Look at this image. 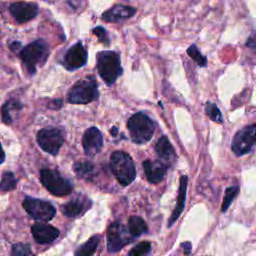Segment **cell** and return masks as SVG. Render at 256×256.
Masks as SVG:
<instances>
[{
  "instance_id": "cell-1",
  "label": "cell",
  "mask_w": 256,
  "mask_h": 256,
  "mask_svg": "<svg viewBox=\"0 0 256 256\" xmlns=\"http://www.w3.org/2000/svg\"><path fill=\"white\" fill-rule=\"evenodd\" d=\"M112 173L122 186L129 185L136 176L134 162L131 156L124 151H115L110 157Z\"/></svg>"
},
{
  "instance_id": "cell-2",
  "label": "cell",
  "mask_w": 256,
  "mask_h": 256,
  "mask_svg": "<svg viewBox=\"0 0 256 256\" xmlns=\"http://www.w3.org/2000/svg\"><path fill=\"white\" fill-rule=\"evenodd\" d=\"M127 127L132 141L137 144L148 142L152 138L155 129L152 119L143 112L132 115L128 120Z\"/></svg>"
},
{
  "instance_id": "cell-3",
  "label": "cell",
  "mask_w": 256,
  "mask_h": 256,
  "mask_svg": "<svg viewBox=\"0 0 256 256\" xmlns=\"http://www.w3.org/2000/svg\"><path fill=\"white\" fill-rule=\"evenodd\" d=\"M97 68L103 81L111 85L122 74L119 54L114 51H102L97 55Z\"/></svg>"
},
{
  "instance_id": "cell-4",
  "label": "cell",
  "mask_w": 256,
  "mask_h": 256,
  "mask_svg": "<svg viewBox=\"0 0 256 256\" xmlns=\"http://www.w3.org/2000/svg\"><path fill=\"white\" fill-rule=\"evenodd\" d=\"M20 58L22 59L25 67L29 74H34L36 72V67L38 64H43L48 56V47L43 40H37L26 47H24L20 53Z\"/></svg>"
},
{
  "instance_id": "cell-5",
  "label": "cell",
  "mask_w": 256,
  "mask_h": 256,
  "mask_svg": "<svg viewBox=\"0 0 256 256\" xmlns=\"http://www.w3.org/2000/svg\"><path fill=\"white\" fill-rule=\"evenodd\" d=\"M98 96L97 84L94 78L88 77L73 85L68 93V102L71 104H87Z\"/></svg>"
},
{
  "instance_id": "cell-6",
  "label": "cell",
  "mask_w": 256,
  "mask_h": 256,
  "mask_svg": "<svg viewBox=\"0 0 256 256\" xmlns=\"http://www.w3.org/2000/svg\"><path fill=\"white\" fill-rule=\"evenodd\" d=\"M40 180L43 186L53 195L65 196L71 193L73 189L72 183L63 178L57 171L50 169H42L40 171Z\"/></svg>"
},
{
  "instance_id": "cell-7",
  "label": "cell",
  "mask_w": 256,
  "mask_h": 256,
  "mask_svg": "<svg viewBox=\"0 0 256 256\" xmlns=\"http://www.w3.org/2000/svg\"><path fill=\"white\" fill-rule=\"evenodd\" d=\"M256 145V123H252L238 130L231 142V149L237 156L249 153Z\"/></svg>"
},
{
  "instance_id": "cell-8",
  "label": "cell",
  "mask_w": 256,
  "mask_h": 256,
  "mask_svg": "<svg viewBox=\"0 0 256 256\" xmlns=\"http://www.w3.org/2000/svg\"><path fill=\"white\" fill-rule=\"evenodd\" d=\"M26 212L34 219L39 221H49L51 220L55 214L56 209L54 206L45 200L36 199L32 197H26L22 203Z\"/></svg>"
},
{
  "instance_id": "cell-9",
  "label": "cell",
  "mask_w": 256,
  "mask_h": 256,
  "mask_svg": "<svg viewBox=\"0 0 256 256\" xmlns=\"http://www.w3.org/2000/svg\"><path fill=\"white\" fill-rule=\"evenodd\" d=\"M37 142L45 152L56 155L63 144V134L58 128H44L37 133Z\"/></svg>"
},
{
  "instance_id": "cell-10",
  "label": "cell",
  "mask_w": 256,
  "mask_h": 256,
  "mask_svg": "<svg viewBox=\"0 0 256 256\" xmlns=\"http://www.w3.org/2000/svg\"><path fill=\"white\" fill-rule=\"evenodd\" d=\"M129 232L119 222H113L107 229V249L110 252L119 251L131 241Z\"/></svg>"
},
{
  "instance_id": "cell-11",
  "label": "cell",
  "mask_w": 256,
  "mask_h": 256,
  "mask_svg": "<svg viewBox=\"0 0 256 256\" xmlns=\"http://www.w3.org/2000/svg\"><path fill=\"white\" fill-rule=\"evenodd\" d=\"M87 52L81 43L73 45L66 52L63 60V65L68 70L78 69L86 64Z\"/></svg>"
},
{
  "instance_id": "cell-12",
  "label": "cell",
  "mask_w": 256,
  "mask_h": 256,
  "mask_svg": "<svg viewBox=\"0 0 256 256\" xmlns=\"http://www.w3.org/2000/svg\"><path fill=\"white\" fill-rule=\"evenodd\" d=\"M82 145L85 153L89 156H94L100 152L103 146V138L98 128L90 127L83 135Z\"/></svg>"
},
{
  "instance_id": "cell-13",
  "label": "cell",
  "mask_w": 256,
  "mask_h": 256,
  "mask_svg": "<svg viewBox=\"0 0 256 256\" xmlns=\"http://www.w3.org/2000/svg\"><path fill=\"white\" fill-rule=\"evenodd\" d=\"M10 13L19 23H25L33 19L38 13V6L35 3L15 2L10 5Z\"/></svg>"
},
{
  "instance_id": "cell-14",
  "label": "cell",
  "mask_w": 256,
  "mask_h": 256,
  "mask_svg": "<svg viewBox=\"0 0 256 256\" xmlns=\"http://www.w3.org/2000/svg\"><path fill=\"white\" fill-rule=\"evenodd\" d=\"M31 232L35 241L40 244L54 241L60 233L56 227L41 222L35 223L31 228Z\"/></svg>"
},
{
  "instance_id": "cell-15",
  "label": "cell",
  "mask_w": 256,
  "mask_h": 256,
  "mask_svg": "<svg viewBox=\"0 0 256 256\" xmlns=\"http://www.w3.org/2000/svg\"><path fill=\"white\" fill-rule=\"evenodd\" d=\"M143 168L146 175L147 180L150 183L157 184L164 178L168 166L159 160L152 161V160H146L143 162Z\"/></svg>"
},
{
  "instance_id": "cell-16",
  "label": "cell",
  "mask_w": 256,
  "mask_h": 256,
  "mask_svg": "<svg viewBox=\"0 0 256 256\" xmlns=\"http://www.w3.org/2000/svg\"><path fill=\"white\" fill-rule=\"evenodd\" d=\"M135 14V9L130 6L117 4L106 10L102 14V19L107 22H119L132 17Z\"/></svg>"
},
{
  "instance_id": "cell-17",
  "label": "cell",
  "mask_w": 256,
  "mask_h": 256,
  "mask_svg": "<svg viewBox=\"0 0 256 256\" xmlns=\"http://www.w3.org/2000/svg\"><path fill=\"white\" fill-rule=\"evenodd\" d=\"M155 151L162 162H164L168 167L175 161L176 154L173 146L166 136H161L155 145Z\"/></svg>"
},
{
  "instance_id": "cell-18",
  "label": "cell",
  "mask_w": 256,
  "mask_h": 256,
  "mask_svg": "<svg viewBox=\"0 0 256 256\" xmlns=\"http://www.w3.org/2000/svg\"><path fill=\"white\" fill-rule=\"evenodd\" d=\"M187 182L188 178L186 175L181 176L180 178V184L178 189V195H177V203L176 206L170 216V219L168 221V227H171L173 223L179 218L180 214L182 213L184 206H185V198H186V189H187Z\"/></svg>"
},
{
  "instance_id": "cell-19",
  "label": "cell",
  "mask_w": 256,
  "mask_h": 256,
  "mask_svg": "<svg viewBox=\"0 0 256 256\" xmlns=\"http://www.w3.org/2000/svg\"><path fill=\"white\" fill-rule=\"evenodd\" d=\"M91 203L88 200L75 198L61 206L62 213L67 217H76L85 212Z\"/></svg>"
},
{
  "instance_id": "cell-20",
  "label": "cell",
  "mask_w": 256,
  "mask_h": 256,
  "mask_svg": "<svg viewBox=\"0 0 256 256\" xmlns=\"http://www.w3.org/2000/svg\"><path fill=\"white\" fill-rule=\"evenodd\" d=\"M128 230L132 236L138 237L147 232L148 227L146 222L141 217L131 216L128 220Z\"/></svg>"
},
{
  "instance_id": "cell-21",
  "label": "cell",
  "mask_w": 256,
  "mask_h": 256,
  "mask_svg": "<svg viewBox=\"0 0 256 256\" xmlns=\"http://www.w3.org/2000/svg\"><path fill=\"white\" fill-rule=\"evenodd\" d=\"M99 237L93 236L81 245L75 253V256H93L98 247Z\"/></svg>"
},
{
  "instance_id": "cell-22",
  "label": "cell",
  "mask_w": 256,
  "mask_h": 256,
  "mask_svg": "<svg viewBox=\"0 0 256 256\" xmlns=\"http://www.w3.org/2000/svg\"><path fill=\"white\" fill-rule=\"evenodd\" d=\"M22 105L19 101L17 100H9L8 102H6L2 108H1V118L2 121L6 124H10L12 122V115H11V111L13 110H19L21 109Z\"/></svg>"
},
{
  "instance_id": "cell-23",
  "label": "cell",
  "mask_w": 256,
  "mask_h": 256,
  "mask_svg": "<svg viewBox=\"0 0 256 256\" xmlns=\"http://www.w3.org/2000/svg\"><path fill=\"white\" fill-rule=\"evenodd\" d=\"M73 170L74 172L82 178L89 179L92 177L93 172H94V165L90 162L84 161V162H76L73 165Z\"/></svg>"
},
{
  "instance_id": "cell-24",
  "label": "cell",
  "mask_w": 256,
  "mask_h": 256,
  "mask_svg": "<svg viewBox=\"0 0 256 256\" xmlns=\"http://www.w3.org/2000/svg\"><path fill=\"white\" fill-rule=\"evenodd\" d=\"M16 183H17V180L15 178L14 173L10 171L5 172L2 175V178L0 181V190L2 192L10 191L16 187Z\"/></svg>"
},
{
  "instance_id": "cell-25",
  "label": "cell",
  "mask_w": 256,
  "mask_h": 256,
  "mask_svg": "<svg viewBox=\"0 0 256 256\" xmlns=\"http://www.w3.org/2000/svg\"><path fill=\"white\" fill-rule=\"evenodd\" d=\"M206 115L216 123H223V117L218 106L212 102H207L205 104Z\"/></svg>"
},
{
  "instance_id": "cell-26",
  "label": "cell",
  "mask_w": 256,
  "mask_h": 256,
  "mask_svg": "<svg viewBox=\"0 0 256 256\" xmlns=\"http://www.w3.org/2000/svg\"><path fill=\"white\" fill-rule=\"evenodd\" d=\"M187 54H188L189 57H191L200 67H205V66L207 65L206 57L201 54V52L199 51V49L197 48L196 45L192 44L191 46H189L188 49H187Z\"/></svg>"
},
{
  "instance_id": "cell-27",
  "label": "cell",
  "mask_w": 256,
  "mask_h": 256,
  "mask_svg": "<svg viewBox=\"0 0 256 256\" xmlns=\"http://www.w3.org/2000/svg\"><path fill=\"white\" fill-rule=\"evenodd\" d=\"M238 191H239V188L237 186H232V187H229V188L226 189L225 195H224V198H223V202H222V205H221V211L222 212H225L229 208L233 199L237 196Z\"/></svg>"
},
{
  "instance_id": "cell-28",
  "label": "cell",
  "mask_w": 256,
  "mask_h": 256,
  "mask_svg": "<svg viewBox=\"0 0 256 256\" xmlns=\"http://www.w3.org/2000/svg\"><path fill=\"white\" fill-rule=\"evenodd\" d=\"M151 244L147 241H143L135 245L128 253V256H147L150 253Z\"/></svg>"
},
{
  "instance_id": "cell-29",
  "label": "cell",
  "mask_w": 256,
  "mask_h": 256,
  "mask_svg": "<svg viewBox=\"0 0 256 256\" xmlns=\"http://www.w3.org/2000/svg\"><path fill=\"white\" fill-rule=\"evenodd\" d=\"M11 256H35L29 244L17 243L12 246Z\"/></svg>"
},
{
  "instance_id": "cell-30",
  "label": "cell",
  "mask_w": 256,
  "mask_h": 256,
  "mask_svg": "<svg viewBox=\"0 0 256 256\" xmlns=\"http://www.w3.org/2000/svg\"><path fill=\"white\" fill-rule=\"evenodd\" d=\"M92 33L93 34H95L97 37H98V39L100 40V42H102V43H104L105 45H109V38H108V36H107V32H106V30L103 28V27H101V26H97V27H95L93 30H92Z\"/></svg>"
},
{
  "instance_id": "cell-31",
  "label": "cell",
  "mask_w": 256,
  "mask_h": 256,
  "mask_svg": "<svg viewBox=\"0 0 256 256\" xmlns=\"http://www.w3.org/2000/svg\"><path fill=\"white\" fill-rule=\"evenodd\" d=\"M246 45L251 48L256 47V36H250L246 42Z\"/></svg>"
},
{
  "instance_id": "cell-32",
  "label": "cell",
  "mask_w": 256,
  "mask_h": 256,
  "mask_svg": "<svg viewBox=\"0 0 256 256\" xmlns=\"http://www.w3.org/2000/svg\"><path fill=\"white\" fill-rule=\"evenodd\" d=\"M182 247H184V253L186 255H189L190 252H191V243L190 242H185L182 244Z\"/></svg>"
},
{
  "instance_id": "cell-33",
  "label": "cell",
  "mask_w": 256,
  "mask_h": 256,
  "mask_svg": "<svg viewBox=\"0 0 256 256\" xmlns=\"http://www.w3.org/2000/svg\"><path fill=\"white\" fill-rule=\"evenodd\" d=\"M10 47H11V49H12V50H14L15 52H20L21 43H19V42H13V43H11Z\"/></svg>"
},
{
  "instance_id": "cell-34",
  "label": "cell",
  "mask_w": 256,
  "mask_h": 256,
  "mask_svg": "<svg viewBox=\"0 0 256 256\" xmlns=\"http://www.w3.org/2000/svg\"><path fill=\"white\" fill-rule=\"evenodd\" d=\"M4 159H5V154H4V151H3L2 146H1V144H0V164H2V162L4 161Z\"/></svg>"
},
{
  "instance_id": "cell-35",
  "label": "cell",
  "mask_w": 256,
  "mask_h": 256,
  "mask_svg": "<svg viewBox=\"0 0 256 256\" xmlns=\"http://www.w3.org/2000/svg\"><path fill=\"white\" fill-rule=\"evenodd\" d=\"M117 131H118L117 128H116V127H113V128L111 129V134H112L113 136H116V135H117Z\"/></svg>"
}]
</instances>
